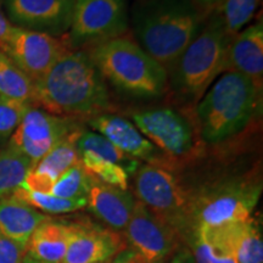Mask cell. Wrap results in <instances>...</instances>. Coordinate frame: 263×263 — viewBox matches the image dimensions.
Segmentation results:
<instances>
[{
  "mask_svg": "<svg viewBox=\"0 0 263 263\" xmlns=\"http://www.w3.org/2000/svg\"><path fill=\"white\" fill-rule=\"evenodd\" d=\"M78 156H80L82 167L91 178L108 184V185L116 186V188L128 190L129 176L122 166L101 159L90 153H81L78 154Z\"/></svg>",
  "mask_w": 263,
  "mask_h": 263,
  "instance_id": "484cf974",
  "label": "cell"
},
{
  "mask_svg": "<svg viewBox=\"0 0 263 263\" xmlns=\"http://www.w3.org/2000/svg\"><path fill=\"white\" fill-rule=\"evenodd\" d=\"M159 263H163V262H159Z\"/></svg>",
  "mask_w": 263,
  "mask_h": 263,
  "instance_id": "74e56055",
  "label": "cell"
},
{
  "mask_svg": "<svg viewBox=\"0 0 263 263\" xmlns=\"http://www.w3.org/2000/svg\"><path fill=\"white\" fill-rule=\"evenodd\" d=\"M193 0H143L133 9L138 45L168 72L203 27Z\"/></svg>",
  "mask_w": 263,
  "mask_h": 263,
  "instance_id": "7a4b0ae2",
  "label": "cell"
},
{
  "mask_svg": "<svg viewBox=\"0 0 263 263\" xmlns=\"http://www.w3.org/2000/svg\"><path fill=\"white\" fill-rule=\"evenodd\" d=\"M77 130L73 118L55 116L32 106L10 137L8 146L27 157L33 168L57 144Z\"/></svg>",
  "mask_w": 263,
  "mask_h": 263,
  "instance_id": "9c48e42d",
  "label": "cell"
},
{
  "mask_svg": "<svg viewBox=\"0 0 263 263\" xmlns=\"http://www.w3.org/2000/svg\"><path fill=\"white\" fill-rule=\"evenodd\" d=\"M74 230L76 223L49 218L33 232L26 246L27 254L45 262L62 263Z\"/></svg>",
  "mask_w": 263,
  "mask_h": 263,
  "instance_id": "ffe728a7",
  "label": "cell"
},
{
  "mask_svg": "<svg viewBox=\"0 0 263 263\" xmlns=\"http://www.w3.org/2000/svg\"><path fill=\"white\" fill-rule=\"evenodd\" d=\"M128 28L124 0H74L67 47L97 45L124 34Z\"/></svg>",
  "mask_w": 263,
  "mask_h": 263,
  "instance_id": "ba28073f",
  "label": "cell"
},
{
  "mask_svg": "<svg viewBox=\"0 0 263 263\" xmlns=\"http://www.w3.org/2000/svg\"><path fill=\"white\" fill-rule=\"evenodd\" d=\"M171 263H196V261L189 248H179L174 252Z\"/></svg>",
  "mask_w": 263,
  "mask_h": 263,
  "instance_id": "e575fe53",
  "label": "cell"
},
{
  "mask_svg": "<svg viewBox=\"0 0 263 263\" xmlns=\"http://www.w3.org/2000/svg\"><path fill=\"white\" fill-rule=\"evenodd\" d=\"M111 261H107V262H103V263H110Z\"/></svg>",
  "mask_w": 263,
  "mask_h": 263,
  "instance_id": "8d00e7d4",
  "label": "cell"
},
{
  "mask_svg": "<svg viewBox=\"0 0 263 263\" xmlns=\"http://www.w3.org/2000/svg\"><path fill=\"white\" fill-rule=\"evenodd\" d=\"M27 249L0 233V263H22Z\"/></svg>",
  "mask_w": 263,
  "mask_h": 263,
  "instance_id": "4dcf8cb0",
  "label": "cell"
},
{
  "mask_svg": "<svg viewBox=\"0 0 263 263\" xmlns=\"http://www.w3.org/2000/svg\"><path fill=\"white\" fill-rule=\"evenodd\" d=\"M124 232L132 249L146 263L163 262L180 248L183 236L138 200Z\"/></svg>",
  "mask_w": 263,
  "mask_h": 263,
  "instance_id": "8fae6325",
  "label": "cell"
},
{
  "mask_svg": "<svg viewBox=\"0 0 263 263\" xmlns=\"http://www.w3.org/2000/svg\"><path fill=\"white\" fill-rule=\"evenodd\" d=\"M258 3L259 0H226L221 14L230 35L234 37L252 18Z\"/></svg>",
  "mask_w": 263,
  "mask_h": 263,
  "instance_id": "f1b7e54d",
  "label": "cell"
},
{
  "mask_svg": "<svg viewBox=\"0 0 263 263\" xmlns=\"http://www.w3.org/2000/svg\"><path fill=\"white\" fill-rule=\"evenodd\" d=\"M88 124L110 140L117 149L133 159L145 160L156 164L157 150L130 121L112 114L90 117Z\"/></svg>",
  "mask_w": 263,
  "mask_h": 263,
  "instance_id": "9a60e30c",
  "label": "cell"
},
{
  "mask_svg": "<svg viewBox=\"0 0 263 263\" xmlns=\"http://www.w3.org/2000/svg\"><path fill=\"white\" fill-rule=\"evenodd\" d=\"M239 223L219 227L194 226L189 249L196 263H239L236 257Z\"/></svg>",
  "mask_w": 263,
  "mask_h": 263,
  "instance_id": "e0dca14e",
  "label": "cell"
},
{
  "mask_svg": "<svg viewBox=\"0 0 263 263\" xmlns=\"http://www.w3.org/2000/svg\"><path fill=\"white\" fill-rule=\"evenodd\" d=\"M126 249L122 236L112 229L76 223L74 234L62 263H103Z\"/></svg>",
  "mask_w": 263,
  "mask_h": 263,
  "instance_id": "5bb4252c",
  "label": "cell"
},
{
  "mask_svg": "<svg viewBox=\"0 0 263 263\" xmlns=\"http://www.w3.org/2000/svg\"><path fill=\"white\" fill-rule=\"evenodd\" d=\"M22 263H50V262H45V261H42V259H38L35 257H33L31 255H26L25 258H24V262Z\"/></svg>",
  "mask_w": 263,
  "mask_h": 263,
  "instance_id": "d590c367",
  "label": "cell"
},
{
  "mask_svg": "<svg viewBox=\"0 0 263 263\" xmlns=\"http://www.w3.org/2000/svg\"><path fill=\"white\" fill-rule=\"evenodd\" d=\"M193 2L203 14H209V12L219 11L224 5L226 0H193Z\"/></svg>",
  "mask_w": 263,
  "mask_h": 263,
  "instance_id": "836d02e7",
  "label": "cell"
},
{
  "mask_svg": "<svg viewBox=\"0 0 263 263\" xmlns=\"http://www.w3.org/2000/svg\"><path fill=\"white\" fill-rule=\"evenodd\" d=\"M34 82L0 51V97L34 104Z\"/></svg>",
  "mask_w": 263,
  "mask_h": 263,
  "instance_id": "7402d4cb",
  "label": "cell"
},
{
  "mask_svg": "<svg viewBox=\"0 0 263 263\" xmlns=\"http://www.w3.org/2000/svg\"><path fill=\"white\" fill-rule=\"evenodd\" d=\"M90 184L91 177L85 172L81 162H78L59 177L50 194L62 199H81L87 197Z\"/></svg>",
  "mask_w": 263,
  "mask_h": 263,
  "instance_id": "83f0119b",
  "label": "cell"
},
{
  "mask_svg": "<svg viewBox=\"0 0 263 263\" xmlns=\"http://www.w3.org/2000/svg\"><path fill=\"white\" fill-rule=\"evenodd\" d=\"M34 88V105L55 116L90 118L111 110L103 76L82 50L64 52Z\"/></svg>",
  "mask_w": 263,
  "mask_h": 263,
  "instance_id": "6da1fadb",
  "label": "cell"
},
{
  "mask_svg": "<svg viewBox=\"0 0 263 263\" xmlns=\"http://www.w3.org/2000/svg\"><path fill=\"white\" fill-rule=\"evenodd\" d=\"M136 202V197L128 190L91 178L85 207L111 229L121 232L126 229Z\"/></svg>",
  "mask_w": 263,
  "mask_h": 263,
  "instance_id": "2e32d148",
  "label": "cell"
},
{
  "mask_svg": "<svg viewBox=\"0 0 263 263\" xmlns=\"http://www.w3.org/2000/svg\"><path fill=\"white\" fill-rule=\"evenodd\" d=\"M104 81L121 93L138 99L161 98L168 87V74L159 62L124 37L108 39L88 52Z\"/></svg>",
  "mask_w": 263,
  "mask_h": 263,
  "instance_id": "5b68a950",
  "label": "cell"
},
{
  "mask_svg": "<svg viewBox=\"0 0 263 263\" xmlns=\"http://www.w3.org/2000/svg\"><path fill=\"white\" fill-rule=\"evenodd\" d=\"M68 49L57 37L15 26L4 54L35 83Z\"/></svg>",
  "mask_w": 263,
  "mask_h": 263,
  "instance_id": "7c38bea8",
  "label": "cell"
},
{
  "mask_svg": "<svg viewBox=\"0 0 263 263\" xmlns=\"http://www.w3.org/2000/svg\"><path fill=\"white\" fill-rule=\"evenodd\" d=\"M76 147H77L78 154H94V155L101 157V159L120 164L128 173L134 172L138 167L136 159L126 155L120 149H117L110 140H107L101 134L94 133V132L81 130L77 139H76Z\"/></svg>",
  "mask_w": 263,
  "mask_h": 263,
  "instance_id": "603a6c76",
  "label": "cell"
},
{
  "mask_svg": "<svg viewBox=\"0 0 263 263\" xmlns=\"http://www.w3.org/2000/svg\"><path fill=\"white\" fill-rule=\"evenodd\" d=\"M236 257L239 263H263L261 224L252 217L238 226Z\"/></svg>",
  "mask_w": 263,
  "mask_h": 263,
  "instance_id": "4316f807",
  "label": "cell"
},
{
  "mask_svg": "<svg viewBox=\"0 0 263 263\" xmlns=\"http://www.w3.org/2000/svg\"><path fill=\"white\" fill-rule=\"evenodd\" d=\"M74 0H5L12 24L31 31L61 35L68 32Z\"/></svg>",
  "mask_w": 263,
  "mask_h": 263,
  "instance_id": "4fadbf2b",
  "label": "cell"
},
{
  "mask_svg": "<svg viewBox=\"0 0 263 263\" xmlns=\"http://www.w3.org/2000/svg\"><path fill=\"white\" fill-rule=\"evenodd\" d=\"M80 133L81 130L78 129L62 139L32 170L57 182L62 173H65L73 164L80 162V156L76 147V139Z\"/></svg>",
  "mask_w": 263,
  "mask_h": 263,
  "instance_id": "44dd1931",
  "label": "cell"
},
{
  "mask_svg": "<svg viewBox=\"0 0 263 263\" xmlns=\"http://www.w3.org/2000/svg\"><path fill=\"white\" fill-rule=\"evenodd\" d=\"M133 124L147 140L167 155L186 156L195 146V132L182 114L171 107L149 108L132 114Z\"/></svg>",
  "mask_w": 263,
  "mask_h": 263,
  "instance_id": "30bf717a",
  "label": "cell"
},
{
  "mask_svg": "<svg viewBox=\"0 0 263 263\" xmlns=\"http://www.w3.org/2000/svg\"><path fill=\"white\" fill-rule=\"evenodd\" d=\"M232 38L222 14L216 11L167 72L168 84L179 99L190 104L199 103L218 76L228 71Z\"/></svg>",
  "mask_w": 263,
  "mask_h": 263,
  "instance_id": "277c9868",
  "label": "cell"
},
{
  "mask_svg": "<svg viewBox=\"0 0 263 263\" xmlns=\"http://www.w3.org/2000/svg\"><path fill=\"white\" fill-rule=\"evenodd\" d=\"M259 195L261 185L258 184H219L192 199L194 226L219 227L248 221L252 217Z\"/></svg>",
  "mask_w": 263,
  "mask_h": 263,
  "instance_id": "52a82bcc",
  "label": "cell"
},
{
  "mask_svg": "<svg viewBox=\"0 0 263 263\" xmlns=\"http://www.w3.org/2000/svg\"><path fill=\"white\" fill-rule=\"evenodd\" d=\"M261 88L238 72L217 78L195 106L196 127L205 143L218 144L241 132L257 110Z\"/></svg>",
  "mask_w": 263,
  "mask_h": 263,
  "instance_id": "3957f363",
  "label": "cell"
},
{
  "mask_svg": "<svg viewBox=\"0 0 263 263\" xmlns=\"http://www.w3.org/2000/svg\"><path fill=\"white\" fill-rule=\"evenodd\" d=\"M20 200L28 203L33 209L49 215H62V213L76 212L87 206V197L81 199H62L51 194L32 192L20 185L11 193Z\"/></svg>",
  "mask_w": 263,
  "mask_h": 263,
  "instance_id": "cb8c5ba5",
  "label": "cell"
},
{
  "mask_svg": "<svg viewBox=\"0 0 263 263\" xmlns=\"http://www.w3.org/2000/svg\"><path fill=\"white\" fill-rule=\"evenodd\" d=\"M32 106L25 101L0 97V145L10 139Z\"/></svg>",
  "mask_w": 263,
  "mask_h": 263,
  "instance_id": "f546056e",
  "label": "cell"
},
{
  "mask_svg": "<svg viewBox=\"0 0 263 263\" xmlns=\"http://www.w3.org/2000/svg\"><path fill=\"white\" fill-rule=\"evenodd\" d=\"M136 195L161 221L180 234L193 230V201L176 177L159 164L145 163L136 171Z\"/></svg>",
  "mask_w": 263,
  "mask_h": 263,
  "instance_id": "8992f818",
  "label": "cell"
},
{
  "mask_svg": "<svg viewBox=\"0 0 263 263\" xmlns=\"http://www.w3.org/2000/svg\"><path fill=\"white\" fill-rule=\"evenodd\" d=\"M15 26L6 18L4 12L2 11V3H0V51L5 52L8 49V44L11 37V33L14 31Z\"/></svg>",
  "mask_w": 263,
  "mask_h": 263,
  "instance_id": "1f68e13d",
  "label": "cell"
},
{
  "mask_svg": "<svg viewBox=\"0 0 263 263\" xmlns=\"http://www.w3.org/2000/svg\"><path fill=\"white\" fill-rule=\"evenodd\" d=\"M228 71L244 74L262 88L263 26L261 22L240 31L232 38L228 50Z\"/></svg>",
  "mask_w": 263,
  "mask_h": 263,
  "instance_id": "ac0fdd59",
  "label": "cell"
},
{
  "mask_svg": "<svg viewBox=\"0 0 263 263\" xmlns=\"http://www.w3.org/2000/svg\"><path fill=\"white\" fill-rule=\"evenodd\" d=\"M110 263H146L133 249H124L111 259Z\"/></svg>",
  "mask_w": 263,
  "mask_h": 263,
  "instance_id": "d6a6232c",
  "label": "cell"
},
{
  "mask_svg": "<svg viewBox=\"0 0 263 263\" xmlns=\"http://www.w3.org/2000/svg\"><path fill=\"white\" fill-rule=\"evenodd\" d=\"M31 170V161L18 151L9 146L0 151V200L18 188Z\"/></svg>",
  "mask_w": 263,
  "mask_h": 263,
  "instance_id": "d4e9b609",
  "label": "cell"
},
{
  "mask_svg": "<svg viewBox=\"0 0 263 263\" xmlns=\"http://www.w3.org/2000/svg\"><path fill=\"white\" fill-rule=\"evenodd\" d=\"M49 218L12 194L0 200V233L21 245L27 246L33 232Z\"/></svg>",
  "mask_w": 263,
  "mask_h": 263,
  "instance_id": "d6986e66",
  "label": "cell"
}]
</instances>
